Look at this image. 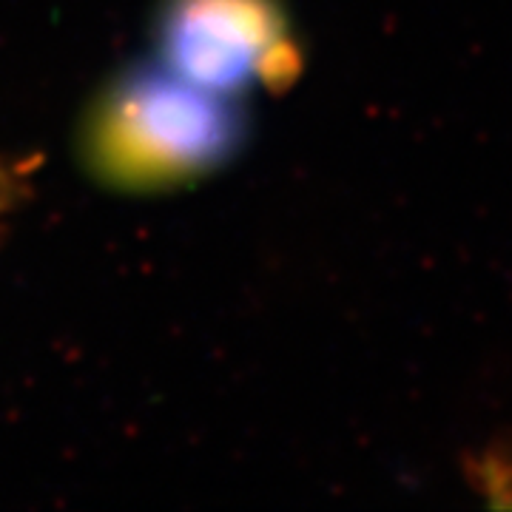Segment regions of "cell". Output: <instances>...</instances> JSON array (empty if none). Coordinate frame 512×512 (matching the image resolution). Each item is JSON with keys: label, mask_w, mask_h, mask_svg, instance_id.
Listing matches in <instances>:
<instances>
[{"label": "cell", "mask_w": 512, "mask_h": 512, "mask_svg": "<svg viewBox=\"0 0 512 512\" xmlns=\"http://www.w3.org/2000/svg\"><path fill=\"white\" fill-rule=\"evenodd\" d=\"M171 74L228 94L279 74L285 26L271 0H171L163 29Z\"/></svg>", "instance_id": "cell-2"}, {"label": "cell", "mask_w": 512, "mask_h": 512, "mask_svg": "<svg viewBox=\"0 0 512 512\" xmlns=\"http://www.w3.org/2000/svg\"><path fill=\"white\" fill-rule=\"evenodd\" d=\"M200 92L177 74L123 86L97 123L100 168L123 183H160L214 163L231 146L234 117L220 94Z\"/></svg>", "instance_id": "cell-1"}]
</instances>
